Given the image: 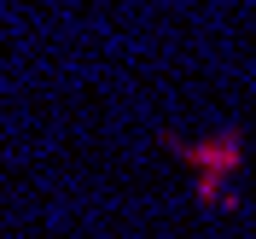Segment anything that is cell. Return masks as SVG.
Here are the masks:
<instances>
[{
  "instance_id": "6da1fadb",
  "label": "cell",
  "mask_w": 256,
  "mask_h": 239,
  "mask_svg": "<svg viewBox=\"0 0 256 239\" xmlns=\"http://www.w3.org/2000/svg\"><path fill=\"white\" fill-rule=\"evenodd\" d=\"M163 146H169L180 163H192V175H216V181H233V175H239V163H244V128H239V123H222L210 140L163 134Z\"/></svg>"
}]
</instances>
